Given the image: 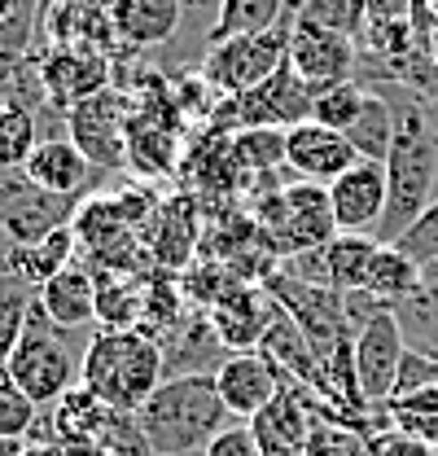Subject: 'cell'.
<instances>
[{
  "instance_id": "obj_38",
  "label": "cell",
  "mask_w": 438,
  "mask_h": 456,
  "mask_svg": "<svg viewBox=\"0 0 438 456\" xmlns=\"http://www.w3.org/2000/svg\"><path fill=\"white\" fill-rule=\"evenodd\" d=\"M426 49H430V57H434V66H438V31L430 36V45H426Z\"/></svg>"
},
{
  "instance_id": "obj_23",
  "label": "cell",
  "mask_w": 438,
  "mask_h": 456,
  "mask_svg": "<svg viewBox=\"0 0 438 456\" xmlns=\"http://www.w3.org/2000/svg\"><path fill=\"white\" fill-rule=\"evenodd\" d=\"M289 0H219L215 27H211V45L232 40V36H255V31H272L285 22Z\"/></svg>"
},
{
  "instance_id": "obj_6",
  "label": "cell",
  "mask_w": 438,
  "mask_h": 456,
  "mask_svg": "<svg viewBox=\"0 0 438 456\" xmlns=\"http://www.w3.org/2000/svg\"><path fill=\"white\" fill-rule=\"evenodd\" d=\"M75 211H79V198H57L18 171H0V232L13 246H31L49 237L53 228L75 224Z\"/></svg>"
},
{
  "instance_id": "obj_1",
  "label": "cell",
  "mask_w": 438,
  "mask_h": 456,
  "mask_svg": "<svg viewBox=\"0 0 438 456\" xmlns=\"http://www.w3.org/2000/svg\"><path fill=\"white\" fill-rule=\"evenodd\" d=\"M385 216L377 241H394L438 198V118L421 97H408L394 110V145L385 154Z\"/></svg>"
},
{
  "instance_id": "obj_11",
  "label": "cell",
  "mask_w": 438,
  "mask_h": 456,
  "mask_svg": "<svg viewBox=\"0 0 438 456\" xmlns=\"http://www.w3.org/2000/svg\"><path fill=\"white\" fill-rule=\"evenodd\" d=\"M360 154L355 145L333 132V127H320V123H294L285 127V171L294 180H312V184H333L346 167H355Z\"/></svg>"
},
{
  "instance_id": "obj_30",
  "label": "cell",
  "mask_w": 438,
  "mask_h": 456,
  "mask_svg": "<svg viewBox=\"0 0 438 456\" xmlns=\"http://www.w3.org/2000/svg\"><path fill=\"white\" fill-rule=\"evenodd\" d=\"M232 154L246 167H285V132L280 127H241L232 141Z\"/></svg>"
},
{
  "instance_id": "obj_32",
  "label": "cell",
  "mask_w": 438,
  "mask_h": 456,
  "mask_svg": "<svg viewBox=\"0 0 438 456\" xmlns=\"http://www.w3.org/2000/svg\"><path fill=\"white\" fill-rule=\"evenodd\" d=\"M202 456H264V448H259L250 426H223Z\"/></svg>"
},
{
  "instance_id": "obj_21",
  "label": "cell",
  "mask_w": 438,
  "mask_h": 456,
  "mask_svg": "<svg viewBox=\"0 0 438 456\" xmlns=\"http://www.w3.org/2000/svg\"><path fill=\"white\" fill-rule=\"evenodd\" d=\"M250 430H255L264 456H303L307 452V421H303V412H298V403H294V391H285V387H280V395L250 421Z\"/></svg>"
},
{
  "instance_id": "obj_33",
  "label": "cell",
  "mask_w": 438,
  "mask_h": 456,
  "mask_svg": "<svg viewBox=\"0 0 438 456\" xmlns=\"http://www.w3.org/2000/svg\"><path fill=\"white\" fill-rule=\"evenodd\" d=\"M390 421H394V430L438 448V412H399V408H390Z\"/></svg>"
},
{
  "instance_id": "obj_20",
  "label": "cell",
  "mask_w": 438,
  "mask_h": 456,
  "mask_svg": "<svg viewBox=\"0 0 438 456\" xmlns=\"http://www.w3.org/2000/svg\"><path fill=\"white\" fill-rule=\"evenodd\" d=\"M75 241H79L75 224H61V228H53L49 237L31 241V246H9L4 273L18 277L22 285H31V289H40L45 281H53L61 268L75 264Z\"/></svg>"
},
{
  "instance_id": "obj_3",
  "label": "cell",
  "mask_w": 438,
  "mask_h": 456,
  "mask_svg": "<svg viewBox=\"0 0 438 456\" xmlns=\"http://www.w3.org/2000/svg\"><path fill=\"white\" fill-rule=\"evenodd\" d=\"M79 382L106 408L136 412L166 382L163 346L141 330H97L84 351Z\"/></svg>"
},
{
  "instance_id": "obj_19",
  "label": "cell",
  "mask_w": 438,
  "mask_h": 456,
  "mask_svg": "<svg viewBox=\"0 0 438 456\" xmlns=\"http://www.w3.org/2000/svg\"><path fill=\"white\" fill-rule=\"evenodd\" d=\"M114 36L132 49H154L175 36L180 27V0H106Z\"/></svg>"
},
{
  "instance_id": "obj_24",
  "label": "cell",
  "mask_w": 438,
  "mask_h": 456,
  "mask_svg": "<svg viewBox=\"0 0 438 456\" xmlns=\"http://www.w3.org/2000/svg\"><path fill=\"white\" fill-rule=\"evenodd\" d=\"M342 136L355 145L360 159L385 163V154H390V145H394V106L385 102L382 93H369L364 110L355 114V123H351Z\"/></svg>"
},
{
  "instance_id": "obj_22",
  "label": "cell",
  "mask_w": 438,
  "mask_h": 456,
  "mask_svg": "<svg viewBox=\"0 0 438 456\" xmlns=\"http://www.w3.org/2000/svg\"><path fill=\"white\" fill-rule=\"evenodd\" d=\"M360 289H369V294H377L385 303H403V298H412V294H421L426 289V273L399 250V246H377V255H373V264H369V273H364V285Z\"/></svg>"
},
{
  "instance_id": "obj_14",
  "label": "cell",
  "mask_w": 438,
  "mask_h": 456,
  "mask_svg": "<svg viewBox=\"0 0 438 456\" xmlns=\"http://www.w3.org/2000/svg\"><path fill=\"white\" fill-rule=\"evenodd\" d=\"M158 346H163L166 378H215L219 364L232 355L228 342L219 338V330L211 325V312L180 316V325H175Z\"/></svg>"
},
{
  "instance_id": "obj_12",
  "label": "cell",
  "mask_w": 438,
  "mask_h": 456,
  "mask_svg": "<svg viewBox=\"0 0 438 456\" xmlns=\"http://www.w3.org/2000/svg\"><path fill=\"white\" fill-rule=\"evenodd\" d=\"M312 88L289 70V61L276 70L272 79H264L259 88L241 93L232 106H237V123L241 127H294V123H307L312 118Z\"/></svg>"
},
{
  "instance_id": "obj_25",
  "label": "cell",
  "mask_w": 438,
  "mask_h": 456,
  "mask_svg": "<svg viewBox=\"0 0 438 456\" xmlns=\"http://www.w3.org/2000/svg\"><path fill=\"white\" fill-rule=\"evenodd\" d=\"M141 321H145V285L101 281V289H97V325L101 330H141Z\"/></svg>"
},
{
  "instance_id": "obj_35",
  "label": "cell",
  "mask_w": 438,
  "mask_h": 456,
  "mask_svg": "<svg viewBox=\"0 0 438 456\" xmlns=\"http://www.w3.org/2000/svg\"><path fill=\"white\" fill-rule=\"evenodd\" d=\"M0 456H22L18 452V439H0Z\"/></svg>"
},
{
  "instance_id": "obj_7",
  "label": "cell",
  "mask_w": 438,
  "mask_h": 456,
  "mask_svg": "<svg viewBox=\"0 0 438 456\" xmlns=\"http://www.w3.org/2000/svg\"><path fill=\"white\" fill-rule=\"evenodd\" d=\"M403 351H408V334H403L394 307L377 312L364 330H355V346H351V355H355V382H360V395H364L369 408H385L394 399Z\"/></svg>"
},
{
  "instance_id": "obj_17",
  "label": "cell",
  "mask_w": 438,
  "mask_h": 456,
  "mask_svg": "<svg viewBox=\"0 0 438 456\" xmlns=\"http://www.w3.org/2000/svg\"><path fill=\"white\" fill-rule=\"evenodd\" d=\"M27 180L49 189L57 198H84L97 180V167L88 163V154L70 141V136H40L31 163H27Z\"/></svg>"
},
{
  "instance_id": "obj_31",
  "label": "cell",
  "mask_w": 438,
  "mask_h": 456,
  "mask_svg": "<svg viewBox=\"0 0 438 456\" xmlns=\"http://www.w3.org/2000/svg\"><path fill=\"white\" fill-rule=\"evenodd\" d=\"M390 246H399L421 273H426L430 264H438V198L417 216V220H412V224L403 228Z\"/></svg>"
},
{
  "instance_id": "obj_9",
  "label": "cell",
  "mask_w": 438,
  "mask_h": 456,
  "mask_svg": "<svg viewBox=\"0 0 438 456\" xmlns=\"http://www.w3.org/2000/svg\"><path fill=\"white\" fill-rule=\"evenodd\" d=\"M289 70L312 88V93H325L333 84H346L355 79V61H360V45L337 36V31H325L316 22H303L294 13V27H289Z\"/></svg>"
},
{
  "instance_id": "obj_39",
  "label": "cell",
  "mask_w": 438,
  "mask_h": 456,
  "mask_svg": "<svg viewBox=\"0 0 438 456\" xmlns=\"http://www.w3.org/2000/svg\"><path fill=\"white\" fill-rule=\"evenodd\" d=\"M13 4H18V0H0V18H9V13H13Z\"/></svg>"
},
{
  "instance_id": "obj_34",
  "label": "cell",
  "mask_w": 438,
  "mask_h": 456,
  "mask_svg": "<svg viewBox=\"0 0 438 456\" xmlns=\"http://www.w3.org/2000/svg\"><path fill=\"white\" fill-rule=\"evenodd\" d=\"M373 448H377V456H438V448L412 439V435H403V430H385V435H377Z\"/></svg>"
},
{
  "instance_id": "obj_27",
  "label": "cell",
  "mask_w": 438,
  "mask_h": 456,
  "mask_svg": "<svg viewBox=\"0 0 438 456\" xmlns=\"http://www.w3.org/2000/svg\"><path fill=\"white\" fill-rule=\"evenodd\" d=\"M303 22H316L325 31H337L346 40H360L369 27V0H303Z\"/></svg>"
},
{
  "instance_id": "obj_15",
  "label": "cell",
  "mask_w": 438,
  "mask_h": 456,
  "mask_svg": "<svg viewBox=\"0 0 438 456\" xmlns=\"http://www.w3.org/2000/svg\"><path fill=\"white\" fill-rule=\"evenodd\" d=\"M276 316H280V303L268 294V285H237L228 298H219L211 307V325L228 342V351H255Z\"/></svg>"
},
{
  "instance_id": "obj_8",
  "label": "cell",
  "mask_w": 438,
  "mask_h": 456,
  "mask_svg": "<svg viewBox=\"0 0 438 456\" xmlns=\"http://www.w3.org/2000/svg\"><path fill=\"white\" fill-rule=\"evenodd\" d=\"M66 136L97 171H118L127 163V102L114 88H101L97 97L66 110Z\"/></svg>"
},
{
  "instance_id": "obj_28",
  "label": "cell",
  "mask_w": 438,
  "mask_h": 456,
  "mask_svg": "<svg viewBox=\"0 0 438 456\" xmlns=\"http://www.w3.org/2000/svg\"><path fill=\"white\" fill-rule=\"evenodd\" d=\"M364 102H369V88H364V84H355V79L333 84V88L312 97V123L333 127V132H346V127L355 123V114L364 110Z\"/></svg>"
},
{
  "instance_id": "obj_10",
  "label": "cell",
  "mask_w": 438,
  "mask_h": 456,
  "mask_svg": "<svg viewBox=\"0 0 438 456\" xmlns=\"http://www.w3.org/2000/svg\"><path fill=\"white\" fill-rule=\"evenodd\" d=\"M385 163L360 159L355 167H346L328 184V207H333V224L337 232H369L377 237V224L385 216Z\"/></svg>"
},
{
  "instance_id": "obj_13",
  "label": "cell",
  "mask_w": 438,
  "mask_h": 456,
  "mask_svg": "<svg viewBox=\"0 0 438 456\" xmlns=\"http://www.w3.org/2000/svg\"><path fill=\"white\" fill-rule=\"evenodd\" d=\"M280 369L264 351H232L215 373V391L232 417H259L276 395H280Z\"/></svg>"
},
{
  "instance_id": "obj_36",
  "label": "cell",
  "mask_w": 438,
  "mask_h": 456,
  "mask_svg": "<svg viewBox=\"0 0 438 456\" xmlns=\"http://www.w3.org/2000/svg\"><path fill=\"white\" fill-rule=\"evenodd\" d=\"M9 246H13V241H9V237L0 232V273H4V259H9ZM4 277H9V273H4Z\"/></svg>"
},
{
  "instance_id": "obj_18",
  "label": "cell",
  "mask_w": 438,
  "mask_h": 456,
  "mask_svg": "<svg viewBox=\"0 0 438 456\" xmlns=\"http://www.w3.org/2000/svg\"><path fill=\"white\" fill-rule=\"evenodd\" d=\"M97 273H93V264L84 259H75L70 268H61L53 281H45L36 289V298H40V307L53 316L57 325H66V330H93L97 325Z\"/></svg>"
},
{
  "instance_id": "obj_16",
  "label": "cell",
  "mask_w": 438,
  "mask_h": 456,
  "mask_svg": "<svg viewBox=\"0 0 438 456\" xmlns=\"http://www.w3.org/2000/svg\"><path fill=\"white\" fill-rule=\"evenodd\" d=\"M40 75H45V93L49 102L61 110H75L79 102L97 97L101 88H110L106 75V57L93 53V49H49L40 61Z\"/></svg>"
},
{
  "instance_id": "obj_29",
  "label": "cell",
  "mask_w": 438,
  "mask_h": 456,
  "mask_svg": "<svg viewBox=\"0 0 438 456\" xmlns=\"http://www.w3.org/2000/svg\"><path fill=\"white\" fill-rule=\"evenodd\" d=\"M36 417L40 403L9 378V369H0V439H27L36 430Z\"/></svg>"
},
{
  "instance_id": "obj_5",
  "label": "cell",
  "mask_w": 438,
  "mask_h": 456,
  "mask_svg": "<svg viewBox=\"0 0 438 456\" xmlns=\"http://www.w3.org/2000/svg\"><path fill=\"white\" fill-rule=\"evenodd\" d=\"M289 27H294V13H285V22L272 27V31L219 40L202 57V75L215 84L219 93H232V97L259 88L264 79H272L276 70L285 66V57H289Z\"/></svg>"
},
{
  "instance_id": "obj_4",
  "label": "cell",
  "mask_w": 438,
  "mask_h": 456,
  "mask_svg": "<svg viewBox=\"0 0 438 456\" xmlns=\"http://www.w3.org/2000/svg\"><path fill=\"white\" fill-rule=\"evenodd\" d=\"M79 334H88V330L57 325L53 316L40 307V298H36V307L27 316V330H22L18 346L9 351L4 369L40 408L61 403L75 391L79 369H84V351H88V338H79Z\"/></svg>"
},
{
  "instance_id": "obj_2",
  "label": "cell",
  "mask_w": 438,
  "mask_h": 456,
  "mask_svg": "<svg viewBox=\"0 0 438 456\" xmlns=\"http://www.w3.org/2000/svg\"><path fill=\"white\" fill-rule=\"evenodd\" d=\"M228 408L215 391V378H166L136 408L141 435L154 456H202L207 444L228 426Z\"/></svg>"
},
{
  "instance_id": "obj_37",
  "label": "cell",
  "mask_w": 438,
  "mask_h": 456,
  "mask_svg": "<svg viewBox=\"0 0 438 456\" xmlns=\"http://www.w3.org/2000/svg\"><path fill=\"white\" fill-rule=\"evenodd\" d=\"M13 285H22V281H18V277H4V273H0V294H9Z\"/></svg>"
},
{
  "instance_id": "obj_26",
  "label": "cell",
  "mask_w": 438,
  "mask_h": 456,
  "mask_svg": "<svg viewBox=\"0 0 438 456\" xmlns=\"http://www.w3.org/2000/svg\"><path fill=\"white\" fill-rule=\"evenodd\" d=\"M36 145H40L36 114L18 110V106H0V171H22L31 163Z\"/></svg>"
}]
</instances>
